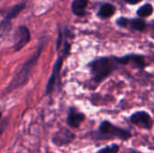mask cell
<instances>
[{
    "label": "cell",
    "instance_id": "obj_1",
    "mask_svg": "<svg viewBox=\"0 0 154 153\" xmlns=\"http://www.w3.org/2000/svg\"><path fill=\"white\" fill-rule=\"evenodd\" d=\"M43 45H44V42L42 41L40 43L38 49L34 51V53L30 58H28V60L15 70L14 78H12L9 85L6 87L5 92L9 93L18 87L24 86L28 82V80L32 75V72L34 67L36 66V63L38 62L39 58L42 52Z\"/></svg>",
    "mask_w": 154,
    "mask_h": 153
},
{
    "label": "cell",
    "instance_id": "obj_2",
    "mask_svg": "<svg viewBox=\"0 0 154 153\" xmlns=\"http://www.w3.org/2000/svg\"><path fill=\"white\" fill-rule=\"evenodd\" d=\"M62 33V41L57 46V49H59L61 45H63L62 49H60L58 50L59 51V54H58V58L54 63V66L52 68V71H51V77L49 78V80H48V83H47V86H46V89H45V95H49L51 94L53 89L55 88L57 83L60 81V70H61V68H62V65H63V61L65 60V58L69 55L70 53V43L67 41V38H72V35H70V32L65 28L64 29V32H61Z\"/></svg>",
    "mask_w": 154,
    "mask_h": 153
},
{
    "label": "cell",
    "instance_id": "obj_3",
    "mask_svg": "<svg viewBox=\"0 0 154 153\" xmlns=\"http://www.w3.org/2000/svg\"><path fill=\"white\" fill-rule=\"evenodd\" d=\"M116 62L115 58L108 57H102L91 61L88 66L90 68L93 80L97 83H100L105 80L116 69Z\"/></svg>",
    "mask_w": 154,
    "mask_h": 153
},
{
    "label": "cell",
    "instance_id": "obj_4",
    "mask_svg": "<svg viewBox=\"0 0 154 153\" xmlns=\"http://www.w3.org/2000/svg\"><path fill=\"white\" fill-rule=\"evenodd\" d=\"M131 136L132 134L129 131L118 128L108 121H103L100 124L98 130L93 133V139L97 140H109L116 137L123 141H126Z\"/></svg>",
    "mask_w": 154,
    "mask_h": 153
},
{
    "label": "cell",
    "instance_id": "obj_5",
    "mask_svg": "<svg viewBox=\"0 0 154 153\" xmlns=\"http://www.w3.org/2000/svg\"><path fill=\"white\" fill-rule=\"evenodd\" d=\"M25 8V3H19L11 7L4 16V19L0 23V35L9 32L11 30V21L14 19L23 9Z\"/></svg>",
    "mask_w": 154,
    "mask_h": 153
},
{
    "label": "cell",
    "instance_id": "obj_6",
    "mask_svg": "<svg viewBox=\"0 0 154 153\" xmlns=\"http://www.w3.org/2000/svg\"><path fill=\"white\" fill-rule=\"evenodd\" d=\"M31 40V33L29 29L24 25H20L15 34V41L14 44V50H21Z\"/></svg>",
    "mask_w": 154,
    "mask_h": 153
},
{
    "label": "cell",
    "instance_id": "obj_7",
    "mask_svg": "<svg viewBox=\"0 0 154 153\" xmlns=\"http://www.w3.org/2000/svg\"><path fill=\"white\" fill-rule=\"evenodd\" d=\"M130 121L143 129H151L152 126V120L150 116V115L144 111H139L134 114H133L130 116Z\"/></svg>",
    "mask_w": 154,
    "mask_h": 153
},
{
    "label": "cell",
    "instance_id": "obj_8",
    "mask_svg": "<svg viewBox=\"0 0 154 153\" xmlns=\"http://www.w3.org/2000/svg\"><path fill=\"white\" fill-rule=\"evenodd\" d=\"M74 138H75V134L71 131L63 128L58 131L52 136L51 142L56 146H64L70 143L74 140Z\"/></svg>",
    "mask_w": 154,
    "mask_h": 153
},
{
    "label": "cell",
    "instance_id": "obj_9",
    "mask_svg": "<svg viewBox=\"0 0 154 153\" xmlns=\"http://www.w3.org/2000/svg\"><path fill=\"white\" fill-rule=\"evenodd\" d=\"M115 60L117 63L122 64V65H127L130 62H133L134 66L137 67L138 69H143L146 66L144 58L137 54H129L121 58H115Z\"/></svg>",
    "mask_w": 154,
    "mask_h": 153
},
{
    "label": "cell",
    "instance_id": "obj_10",
    "mask_svg": "<svg viewBox=\"0 0 154 153\" xmlns=\"http://www.w3.org/2000/svg\"><path fill=\"white\" fill-rule=\"evenodd\" d=\"M85 118L86 117L83 113L78 112L75 108L70 107L67 117V124L71 128H78L80 124L85 120Z\"/></svg>",
    "mask_w": 154,
    "mask_h": 153
},
{
    "label": "cell",
    "instance_id": "obj_11",
    "mask_svg": "<svg viewBox=\"0 0 154 153\" xmlns=\"http://www.w3.org/2000/svg\"><path fill=\"white\" fill-rule=\"evenodd\" d=\"M88 0H74L71 4V10L77 16H84L86 14V8Z\"/></svg>",
    "mask_w": 154,
    "mask_h": 153
},
{
    "label": "cell",
    "instance_id": "obj_12",
    "mask_svg": "<svg viewBox=\"0 0 154 153\" xmlns=\"http://www.w3.org/2000/svg\"><path fill=\"white\" fill-rule=\"evenodd\" d=\"M115 11H116V8L113 5H111L109 3H106L100 6L97 14L100 18L106 19V18L111 17L115 14Z\"/></svg>",
    "mask_w": 154,
    "mask_h": 153
},
{
    "label": "cell",
    "instance_id": "obj_13",
    "mask_svg": "<svg viewBox=\"0 0 154 153\" xmlns=\"http://www.w3.org/2000/svg\"><path fill=\"white\" fill-rule=\"evenodd\" d=\"M153 12V7L151 4H145L143 6H141L138 10H137V14L140 17H147L150 16Z\"/></svg>",
    "mask_w": 154,
    "mask_h": 153
},
{
    "label": "cell",
    "instance_id": "obj_14",
    "mask_svg": "<svg viewBox=\"0 0 154 153\" xmlns=\"http://www.w3.org/2000/svg\"><path fill=\"white\" fill-rule=\"evenodd\" d=\"M131 24H132V27L136 30V31H140V32H143L146 29L147 27V24L145 23V21L143 19H134V20H131Z\"/></svg>",
    "mask_w": 154,
    "mask_h": 153
},
{
    "label": "cell",
    "instance_id": "obj_15",
    "mask_svg": "<svg viewBox=\"0 0 154 153\" xmlns=\"http://www.w3.org/2000/svg\"><path fill=\"white\" fill-rule=\"evenodd\" d=\"M119 151V146L117 144H113L112 146H107L98 151L97 153H117Z\"/></svg>",
    "mask_w": 154,
    "mask_h": 153
},
{
    "label": "cell",
    "instance_id": "obj_16",
    "mask_svg": "<svg viewBox=\"0 0 154 153\" xmlns=\"http://www.w3.org/2000/svg\"><path fill=\"white\" fill-rule=\"evenodd\" d=\"M129 22H130L129 19L125 18V17H120V18L117 19L116 23H117V25H119L120 27H126Z\"/></svg>",
    "mask_w": 154,
    "mask_h": 153
},
{
    "label": "cell",
    "instance_id": "obj_17",
    "mask_svg": "<svg viewBox=\"0 0 154 153\" xmlns=\"http://www.w3.org/2000/svg\"><path fill=\"white\" fill-rule=\"evenodd\" d=\"M6 120H5L3 123H2V124L0 125V137H1V135L3 134V133H4V131H5V127H6Z\"/></svg>",
    "mask_w": 154,
    "mask_h": 153
},
{
    "label": "cell",
    "instance_id": "obj_18",
    "mask_svg": "<svg viewBox=\"0 0 154 153\" xmlns=\"http://www.w3.org/2000/svg\"><path fill=\"white\" fill-rule=\"evenodd\" d=\"M125 1L126 3L130 4V5H135V4H137V3H139V2H141L143 0H125Z\"/></svg>",
    "mask_w": 154,
    "mask_h": 153
},
{
    "label": "cell",
    "instance_id": "obj_19",
    "mask_svg": "<svg viewBox=\"0 0 154 153\" xmlns=\"http://www.w3.org/2000/svg\"><path fill=\"white\" fill-rule=\"evenodd\" d=\"M1 117H2V113L0 112V120H1Z\"/></svg>",
    "mask_w": 154,
    "mask_h": 153
},
{
    "label": "cell",
    "instance_id": "obj_20",
    "mask_svg": "<svg viewBox=\"0 0 154 153\" xmlns=\"http://www.w3.org/2000/svg\"><path fill=\"white\" fill-rule=\"evenodd\" d=\"M132 153H140V152H138V151H134V152H132Z\"/></svg>",
    "mask_w": 154,
    "mask_h": 153
},
{
    "label": "cell",
    "instance_id": "obj_21",
    "mask_svg": "<svg viewBox=\"0 0 154 153\" xmlns=\"http://www.w3.org/2000/svg\"><path fill=\"white\" fill-rule=\"evenodd\" d=\"M153 30H154V25H153Z\"/></svg>",
    "mask_w": 154,
    "mask_h": 153
}]
</instances>
